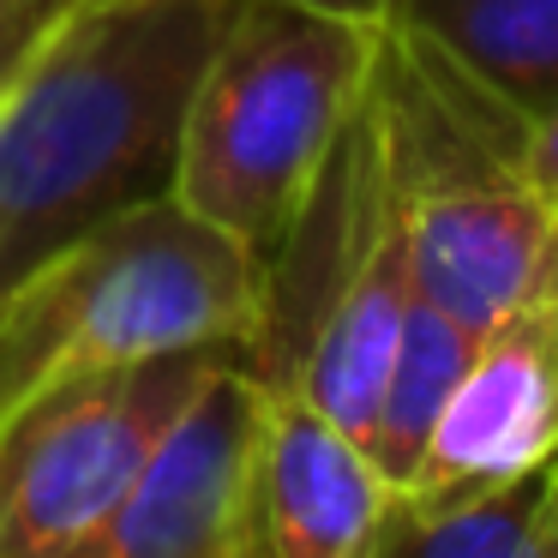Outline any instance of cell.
I'll return each mask as SVG.
<instances>
[{
  "mask_svg": "<svg viewBox=\"0 0 558 558\" xmlns=\"http://www.w3.org/2000/svg\"><path fill=\"white\" fill-rule=\"evenodd\" d=\"M234 0H66L0 73V294L174 186L181 121Z\"/></svg>",
  "mask_w": 558,
  "mask_h": 558,
  "instance_id": "6da1fadb",
  "label": "cell"
},
{
  "mask_svg": "<svg viewBox=\"0 0 558 558\" xmlns=\"http://www.w3.org/2000/svg\"><path fill=\"white\" fill-rule=\"evenodd\" d=\"M270 265L174 193L66 241L0 294V414L162 354H258Z\"/></svg>",
  "mask_w": 558,
  "mask_h": 558,
  "instance_id": "7a4b0ae2",
  "label": "cell"
},
{
  "mask_svg": "<svg viewBox=\"0 0 558 558\" xmlns=\"http://www.w3.org/2000/svg\"><path fill=\"white\" fill-rule=\"evenodd\" d=\"M378 49L385 25L234 0L186 102L169 193L270 265L361 114Z\"/></svg>",
  "mask_w": 558,
  "mask_h": 558,
  "instance_id": "3957f363",
  "label": "cell"
},
{
  "mask_svg": "<svg viewBox=\"0 0 558 558\" xmlns=\"http://www.w3.org/2000/svg\"><path fill=\"white\" fill-rule=\"evenodd\" d=\"M373 109L421 294L481 330L517 301L558 234L522 162L529 114L397 25H385Z\"/></svg>",
  "mask_w": 558,
  "mask_h": 558,
  "instance_id": "277c9868",
  "label": "cell"
},
{
  "mask_svg": "<svg viewBox=\"0 0 558 558\" xmlns=\"http://www.w3.org/2000/svg\"><path fill=\"white\" fill-rule=\"evenodd\" d=\"M229 361L222 349L162 354L0 414V558H85L186 402Z\"/></svg>",
  "mask_w": 558,
  "mask_h": 558,
  "instance_id": "5b68a950",
  "label": "cell"
},
{
  "mask_svg": "<svg viewBox=\"0 0 558 558\" xmlns=\"http://www.w3.org/2000/svg\"><path fill=\"white\" fill-rule=\"evenodd\" d=\"M558 462V234L534 277L474 337L469 373L450 390L445 421L421 469L397 493L469 498L505 493Z\"/></svg>",
  "mask_w": 558,
  "mask_h": 558,
  "instance_id": "8992f818",
  "label": "cell"
},
{
  "mask_svg": "<svg viewBox=\"0 0 558 558\" xmlns=\"http://www.w3.org/2000/svg\"><path fill=\"white\" fill-rule=\"evenodd\" d=\"M265 373L234 354L169 426L150 469L85 558H258L246 469H253Z\"/></svg>",
  "mask_w": 558,
  "mask_h": 558,
  "instance_id": "52a82bcc",
  "label": "cell"
},
{
  "mask_svg": "<svg viewBox=\"0 0 558 558\" xmlns=\"http://www.w3.org/2000/svg\"><path fill=\"white\" fill-rule=\"evenodd\" d=\"M397 486L366 445L282 378H265L246 469L258 558H366Z\"/></svg>",
  "mask_w": 558,
  "mask_h": 558,
  "instance_id": "ba28073f",
  "label": "cell"
},
{
  "mask_svg": "<svg viewBox=\"0 0 558 558\" xmlns=\"http://www.w3.org/2000/svg\"><path fill=\"white\" fill-rule=\"evenodd\" d=\"M390 25L433 43L529 121L558 102V0H397Z\"/></svg>",
  "mask_w": 558,
  "mask_h": 558,
  "instance_id": "9c48e42d",
  "label": "cell"
},
{
  "mask_svg": "<svg viewBox=\"0 0 558 558\" xmlns=\"http://www.w3.org/2000/svg\"><path fill=\"white\" fill-rule=\"evenodd\" d=\"M474 337H481L474 325H462V318L445 313L438 301L414 294L409 325H402V342H397V361H390L373 426H366V457L378 462V474H385L390 486L414 481L438 421H445L450 390L469 373Z\"/></svg>",
  "mask_w": 558,
  "mask_h": 558,
  "instance_id": "30bf717a",
  "label": "cell"
},
{
  "mask_svg": "<svg viewBox=\"0 0 558 558\" xmlns=\"http://www.w3.org/2000/svg\"><path fill=\"white\" fill-rule=\"evenodd\" d=\"M541 486L546 474L469 498L390 493L366 558H558L546 541Z\"/></svg>",
  "mask_w": 558,
  "mask_h": 558,
  "instance_id": "8fae6325",
  "label": "cell"
},
{
  "mask_svg": "<svg viewBox=\"0 0 558 558\" xmlns=\"http://www.w3.org/2000/svg\"><path fill=\"white\" fill-rule=\"evenodd\" d=\"M522 162H529V181L541 193V205L558 217V102L546 114L529 121V145H522Z\"/></svg>",
  "mask_w": 558,
  "mask_h": 558,
  "instance_id": "7c38bea8",
  "label": "cell"
},
{
  "mask_svg": "<svg viewBox=\"0 0 558 558\" xmlns=\"http://www.w3.org/2000/svg\"><path fill=\"white\" fill-rule=\"evenodd\" d=\"M289 7H313V13L354 19V25H390V13H397V0H289Z\"/></svg>",
  "mask_w": 558,
  "mask_h": 558,
  "instance_id": "4fadbf2b",
  "label": "cell"
},
{
  "mask_svg": "<svg viewBox=\"0 0 558 558\" xmlns=\"http://www.w3.org/2000/svg\"><path fill=\"white\" fill-rule=\"evenodd\" d=\"M541 517H546V541L558 553V462L546 469V486H541Z\"/></svg>",
  "mask_w": 558,
  "mask_h": 558,
  "instance_id": "5bb4252c",
  "label": "cell"
}]
</instances>
